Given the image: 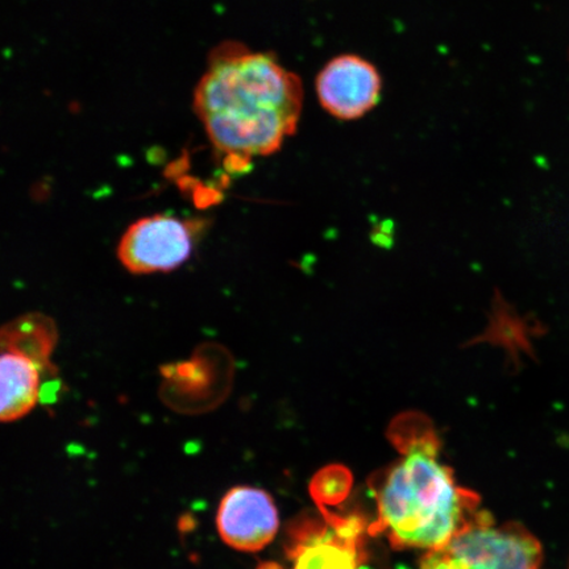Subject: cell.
Masks as SVG:
<instances>
[{
  "label": "cell",
  "mask_w": 569,
  "mask_h": 569,
  "mask_svg": "<svg viewBox=\"0 0 569 569\" xmlns=\"http://www.w3.org/2000/svg\"><path fill=\"white\" fill-rule=\"evenodd\" d=\"M300 78L272 54L243 47L212 56L194 96V109L213 148L233 163L280 151L300 122Z\"/></svg>",
  "instance_id": "obj_1"
},
{
  "label": "cell",
  "mask_w": 569,
  "mask_h": 569,
  "mask_svg": "<svg viewBox=\"0 0 569 569\" xmlns=\"http://www.w3.org/2000/svg\"><path fill=\"white\" fill-rule=\"evenodd\" d=\"M390 432L403 457L377 489L371 531L387 533L395 549L442 550L478 519L480 498L439 461L440 442L425 416H400Z\"/></svg>",
  "instance_id": "obj_2"
},
{
  "label": "cell",
  "mask_w": 569,
  "mask_h": 569,
  "mask_svg": "<svg viewBox=\"0 0 569 569\" xmlns=\"http://www.w3.org/2000/svg\"><path fill=\"white\" fill-rule=\"evenodd\" d=\"M442 551L457 569H543L539 540L521 525H496L487 511Z\"/></svg>",
  "instance_id": "obj_3"
},
{
  "label": "cell",
  "mask_w": 569,
  "mask_h": 569,
  "mask_svg": "<svg viewBox=\"0 0 569 569\" xmlns=\"http://www.w3.org/2000/svg\"><path fill=\"white\" fill-rule=\"evenodd\" d=\"M194 230L187 220L156 213L128 227L117 249L118 259L132 274L168 273L193 253Z\"/></svg>",
  "instance_id": "obj_4"
},
{
  "label": "cell",
  "mask_w": 569,
  "mask_h": 569,
  "mask_svg": "<svg viewBox=\"0 0 569 569\" xmlns=\"http://www.w3.org/2000/svg\"><path fill=\"white\" fill-rule=\"evenodd\" d=\"M316 88L319 103L331 117L355 120L379 104L382 81L371 62L360 56L341 54L319 71Z\"/></svg>",
  "instance_id": "obj_5"
},
{
  "label": "cell",
  "mask_w": 569,
  "mask_h": 569,
  "mask_svg": "<svg viewBox=\"0 0 569 569\" xmlns=\"http://www.w3.org/2000/svg\"><path fill=\"white\" fill-rule=\"evenodd\" d=\"M279 526L273 498L266 490L234 487L219 505V536L234 550L258 552L264 549L274 539Z\"/></svg>",
  "instance_id": "obj_6"
},
{
  "label": "cell",
  "mask_w": 569,
  "mask_h": 569,
  "mask_svg": "<svg viewBox=\"0 0 569 569\" xmlns=\"http://www.w3.org/2000/svg\"><path fill=\"white\" fill-rule=\"evenodd\" d=\"M326 518V526L305 523L296 530L289 549L293 569H359L362 559L359 519Z\"/></svg>",
  "instance_id": "obj_7"
},
{
  "label": "cell",
  "mask_w": 569,
  "mask_h": 569,
  "mask_svg": "<svg viewBox=\"0 0 569 569\" xmlns=\"http://www.w3.org/2000/svg\"><path fill=\"white\" fill-rule=\"evenodd\" d=\"M547 333L549 326L537 317L519 315L515 306L505 300L501 290L495 289L492 310L489 312L486 330L468 340L465 347L489 345L501 348L507 355L505 368L518 373L525 367L522 356L538 362L533 340L542 339Z\"/></svg>",
  "instance_id": "obj_8"
},
{
  "label": "cell",
  "mask_w": 569,
  "mask_h": 569,
  "mask_svg": "<svg viewBox=\"0 0 569 569\" xmlns=\"http://www.w3.org/2000/svg\"><path fill=\"white\" fill-rule=\"evenodd\" d=\"M42 371L36 362L16 352H0V422L30 415L41 397Z\"/></svg>",
  "instance_id": "obj_9"
},
{
  "label": "cell",
  "mask_w": 569,
  "mask_h": 569,
  "mask_svg": "<svg viewBox=\"0 0 569 569\" xmlns=\"http://www.w3.org/2000/svg\"><path fill=\"white\" fill-rule=\"evenodd\" d=\"M59 339L52 318L33 312L0 327V352L26 356L42 371L52 372V355Z\"/></svg>",
  "instance_id": "obj_10"
},
{
  "label": "cell",
  "mask_w": 569,
  "mask_h": 569,
  "mask_svg": "<svg viewBox=\"0 0 569 569\" xmlns=\"http://www.w3.org/2000/svg\"><path fill=\"white\" fill-rule=\"evenodd\" d=\"M421 569H457L442 550L429 551L422 560Z\"/></svg>",
  "instance_id": "obj_11"
}]
</instances>
